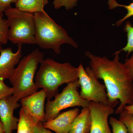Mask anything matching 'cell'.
I'll return each mask as SVG.
<instances>
[{"label": "cell", "mask_w": 133, "mask_h": 133, "mask_svg": "<svg viewBox=\"0 0 133 133\" xmlns=\"http://www.w3.org/2000/svg\"><path fill=\"white\" fill-rule=\"evenodd\" d=\"M121 52L120 50L116 51L112 60L90 51L85 53L94 75L104 83L109 105L114 108L119 104L115 111L116 114H120L126 105L133 104V78L127 67L120 61Z\"/></svg>", "instance_id": "obj_1"}, {"label": "cell", "mask_w": 133, "mask_h": 133, "mask_svg": "<svg viewBox=\"0 0 133 133\" xmlns=\"http://www.w3.org/2000/svg\"><path fill=\"white\" fill-rule=\"evenodd\" d=\"M36 73L35 81L38 88L46 91L47 100L50 101L58 92L63 84L78 80V70L69 63H60L51 58L44 59Z\"/></svg>", "instance_id": "obj_2"}, {"label": "cell", "mask_w": 133, "mask_h": 133, "mask_svg": "<svg viewBox=\"0 0 133 133\" xmlns=\"http://www.w3.org/2000/svg\"><path fill=\"white\" fill-rule=\"evenodd\" d=\"M35 22V42L40 48L61 53L62 45L69 44L75 49L78 44L62 26L58 24L45 11L34 14Z\"/></svg>", "instance_id": "obj_3"}, {"label": "cell", "mask_w": 133, "mask_h": 133, "mask_svg": "<svg viewBox=\"0 0 133 133\" xmlns=\"http://www.w3.org/2000/svg\"><path fill=\"white\" fill-rule=\"evenodd\" d=\"M44 54L38 49L21 59L9 79L13 95L18 101L38 91L34 81L38 65L44 59Z\"/></svg>", "instance_id": "obj_4"}, {"label": "cell", "mask_w": 133, "mask_h": 133, "mask_svg": "<svg viewBox=\"0 0 133 133\" xmlns=\"http://www.w3.org/2000/svg\"><path fill=\"white\" fill-rule=\"evenodd\" d=\"M9 26L8 40L17 45L36 44L34 14L10 7L4 12Z\"/></svg>", "instance_id": "obj_5"}, {"label": "cell", "mask_w": 133, "mask_h": 133, "mask_svg": "<svg viewBox=\"0 0 133 133\" xmlns=\"http://www.w3.org/2000/svg\"><path fill=\"white\" fill-rule=\"evenodd\" d=\"M79 87L78 79L69 83L62 92L55 96L54 100L48 101L45 105L44 122L55 118L61 111L68 108L89 107L90 102L81 97L78 91Z\"/></svg>", "instance_id": "obj_6"}, {"label": "cell", "mask_w": 133, "mask_h": 133, "mask_svg": "<svg viewBox=\"0 0 133 133\" xmlns=\"http://www.w3.org/2000/svg\"><path fill=\"white\" fill-rule=\"evenodd\" d=\"M78 81L81 90L80 95L83 99L108 105L106 88L96 77L90 66L84 68L81 63L77 67Z\"/></svg>", "instance_id": "obj_7"}, {"label": "cell", "mask_w": 133, "mask_h": 133, "mask_svg": "<svg viewBox=\"0 0 133 133\" xmlns=\"http://www.w3.org/2000/svg\"><path fill=\"white\" fill-rule=\"evenodd\" d=\"M91 124L89 133H112L109 128L108 117L115 113L114 108L108 105L90 102Z\"/></svg>", "instance_id": "obj_8"}, {"label": "cell", "mask_w": 133, "mask_h": 133, "mask_svg": "<svg viewBox=\"0 0 133 133\" xmlns=\"http://www.w3.org/2000/svg\"><path fill=\"white\" fill-rule=\"evenodd\" d=\"M47 98L44 89L37 91L21 100L22 108L24 109L36 121L43 123L45 116L44 103Z\"/></svg>", "instance_id": "obj_9"}, {"label": "cell", "mask_w": 133, "mask_h": 133, "mask_svg": "<svg viewBox=\"0 0 133 133\" xmlns=\"http://www.w3.org/2000/svg\"><path fill=\"white\" fill-rule=\"evenodd\" d=\"M21 105L13 95L0 100V120L5 133H12L17 129L19 119L14 116V113Z\"/></svg>", "instance_id": "obj_10"}, {"label": "cell", "mask_w": 133, "mask_h": 133, "mask_svg": "<svg viewBox=\"0 0 133 133\" xmlns=\"http://www.w3.org/2000/svg\"><path fill=\"white\" fill-rule=\"evenodd\" d=\"M22 57V45H18L15 52H13L11 48L2 49L0 52V79H9Z\"/></svg>", "instance_id": "obj_11"}, {"label": "cell", "mask_w": 133, "mask_h": 133, "mask_svg": "<svg viewBox=\"0 0 133 133\" xmlns=\"http://www.w3.org/2000/svg\"><path fill=\"white\" fill-rule=\"evenodd\" d=\"M80 112L78 108H74L60 114L55 118L43 123L45 128L56 133H69L72 125Z\"/></svg>", "instance_id": "obj_12"}, {"label": "cell", "mask_w": 133, "mask_h": 133, "mask_svg": "<svg viewBox=\"0 0 133 133\" xmlns=\"http://www.w3.org/2000/svg\"><path fill=\"white\" fill-rule=\"evenodd\" d=\"M91 118L89 107L83 108L74 119L69 133H89Z\"/></svg>", "instance_id": "obj_13"}, {"label": "cell", "mask_w": 133, "mask_h": 133, "mask_svg": "<svg viewBox=\"0 0 133 133\" xmlns=\"http://www.w3.org/2000/svg\"><path fill=\"white\" fill-rule=\"evenodd\" d=\"M19 114L17 133H38L43 123L36 121L22 108Z\"/></svg>", "instance_id": "obj_14"}, {"label": "cell", "mask_w": 133, "mask_h": 133, "mask_svg": "<svg viewBox=\"0 0 133 133\" xmlns=\"http://www.w3.org/2000/svg\"><path fill=\"white\" fill-rule=\"evenodd\" d=\"M48 0H17L15 7L23 12L35 14L45 11Z\"/></svg>", "instance_id": "obj_15"}, {"label": "cell", "mask_w": 133, "mask_h": 133, "mask_svg": "<svg viewBox=\"0 0 133 133\" xmlns=\"http://www.w3.org/2000/svg\"><path fill=\"white\" fill-rule=\"evenodd\" d=\"M108 5L109 9H113L117 7H123L127 10V13L123 18L115 23V25L119 26L127 19L133 16V1L132 2L128 5L120 4L117 2L116 0H108Z\"/></svg>", "instance_id": "obj_16"}, {"label": "cell", "mask_w": 133, "mask_h": 133, "mask_svg": "<svg viewBox=\"0 0 133 133\" xmlns=\"http://www.w3.org/2000/svg\"><path fill=\"white\" fill-rule=\"evenodd\" d=\"M124 29L127 33V43L125 46L120 51L127 52L128 56L133 52V25L130 22L127 21L125 23Z\"/></svg>", "instance_id": "obj_17"}, {"label": "cell", "mask_w": 133, "mask_h": 133, "mask_svg": "<svg viewBox=\"0 0 133 133\" xmlns=\"http://www.w3.org/2000/svg\"><path fill=\"white\" fill-rule=\"evenodd\" d=\"M4 13L0 12V52L2 46L7 43L8 40L9 26L7 19L3 18Z\"/></svg>", "instance_id": "obj_18"}, {"label": "cell", "mask_w": 133, "mask_h": 133, "mask_svg": "<svg viewBox=\"0 0 133 133\" xmlns=\"http://www.w3.org/2000/svg\"><path fill=\"white\" fill-rule=\"evenodd\" d=\"M78 2V0H53L52 4L55 9L64 8L69 10L77 6Z\"/></svg>", "instance_id": "obj_19"}, {"label": "cell", "mask_w": 133, "mask_h": 133, "mask_svg": "<svg viewBox=\"0 0 133 133\" xmlns=\"http://www.w3.org/2000/svg\"><path fill=\"white\" fill-rule=\"evenodd\" d=\"M109 121L112 127V133H128L125 124L119 120L111 116Z\"/></svg>", "instance_id": "obj_20"}, {"label": "cell", "mask_w": 133, "mask_h": 133, "mask_svg": "<svg viewBox=\"0 0 133 133\" xmlns=\"http://www.w3.org/2000/svg\"><path fill=\"white\" fill-rule=\"evenodd\" d=\"M119 120L122 122L127 127L128 133H133V115L123 110L119 114Z\"/></svg>", "instance_id": "obj_21"}, {"label": "cell", "mask_w": 133, "mask_h": 133, "mask_svg": "<svg viewBox=\"0 0 133 133\" xmlns=\"http://www.w3.org/2000/svg\"><path fill=\"white\" fill-rule=\"evenodd\" d=\"M14 94V91L12 87L7 85L4 80L0 79V100L11 96Z\"/></svg>", "instance_id": "obj_22"}, {"label": "cell", "mask_w": 133, "mask_h": 133, "mask_svg": "<svg viewBox=\"0 0 133 133\" xmlns=\"http://www.w3.org/2000/svg\"><path fill=\"white\" fill-rule=\"evenodd\" d=\"M17 0H0V12L4 13L11 7L12 3H15Z\"/></svg>", "instance_id": "obj_23"}, {"label": "cell", "mask_w": 133, "mask_h": 133, "mask_svg": "<svg viewBox=\"0 0 133 133\" xmlns=\"http://www.w3.org/2000/svg\"><path fill=\"white\" fill-rule=\"evenodd\" d=\"M124 64L129 70L133 78V52L130 57L125 59Z\"/></svg>", "instance_id": "obj_24"}, {"label": "cell", "mask_w": 133, "mask_h": 133, "mask_svg": "<svg viewBox=\"0 0 133 133\" xmlns=\"http://www.w3.org/2000/svg\"><path fill=\"white\" fill-rule=\"evenodd\" d=\"M124 111L129 114L133 115V104L126 105L124 108Z\"/></svg>", "instance_id": "obj_25"}, {"label": "cell", "mask_w": 133, "mask_h": 133, "mask_svg": "<svg viewBox=\"0 0 133 133\" xmlns=\"http://www.w3.org/2000/svg\"><path fill=\"white\" fill-rule=\"evenodd\" d=\"M38 133H53L49 129L45 128L44 127L43 124L41 125L40 130Z\"/></svg>", "instance_id": "obj_26"}, {"label": "cell", "mask_w": 133, "mask_h": 133, "mask_svg": "<svg viewBox=\"0 0 133 133\" xmlns=\"http://www.w3.org/2000/svg\"><path fill=\"white\" fill-rule=\"evenodd\" d=\"M0 133H5L2 122L0 120Z\"/></svg>", "instance_id": "obj_27"}]
</instances>
